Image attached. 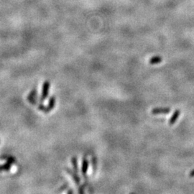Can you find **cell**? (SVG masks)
Returning <instances> with one entry per match:
<instances>
[{"label":"cell","instance_id":"9a60e30c","mask_svg":"<svg viewBox=\"0 0 194 194\" xmlns=\"http://www.w3.org/2000/svg\"><path fill=\"white\" fill-rule=\"evenodd\" d=\"M189 176L190 177H194V170H193V171H191V173H190L189 174Z\"/></svg>","mask_w":194,"mask_h":194},{"label":"cell","instance_id":"52a82bcc","mask_svg":"<svg viewBox=\"0 0 194 194\" xmlns=\"http://www.w3.org/2000/svg\"><path fill=\"white\" fill-rule=\"evenodd\" d=\"M88 169H89V161L86 157H84V158H83V160H82L81 165V173L83 175H86Z\"/></svg>","mask_w":194,"mask_h":194},{"label":"cell","instance_id":"6da1fadb","mask_svg":"<svg viewBox=\"0 0 194 194\" xmlns=\"http://www.w3.org/2000/svg\"><path fill=\"white\" fill-rule=\"evenodd\" d=\"M50 89H51V83L49 81H45L43 84V87H42V93L41 98H40V101L41 102H43L45 100L47 99L48 97Z\"/></svg>","mask_w":194,"mask_h":194},{"label":"cell","instance_id":"5b68a950","mask_svg":"<svg viewBox=\"0 0 194 194\" xmlns=\"http://www.w3.org/2000/svg\"><path fill=\"white\" fill-rule=\"evenodd\" d=\"M65 171H66L67 173H69L70 175H71L72 178H73V181H74L76 184V185H79L80 183H81V178H80V177L79 176V175H78L76 172L73 171L71 169L69 168H67L65 169Z\"/></svg>","mask_w":194,"mask_h":194},{"label":"cell","instance_id":"7a4b0ae2","mask_svg":"<svg viewBox=\"0 0 194 194\" xmlns=\"http://www.w3.org/2000/svg\"><path fill=\"white\" fill-rule=\"evenodd\" d=\"M171 111V109L168 107H156L152 109L151 113L154 115H168Z\"/></svg>","mask_w":194,"mask_h":194},{"label":"cell","instance_id":"4fadbf2b","mask_svg":"<svg viewBox=\"0 0 194 194\" xmlns=\"http://www.w3.org/2000/svg\"><path fill=\"white\" fill-rule=\"evenodd\" d=\"M68 187H69V184H67V183L65 184V185H63V186L60 188L59 191H64V190L65 189V188H68Z\"/></svg>","mask_w":194,"mask_h":194},{"label":"cell","instance_id":"5bb4252c","mask_svg":"<svg viewBox=\"0 0 194 194\" xmlns=\"http://www.w3.org/2000/svg\"><path fill=\"white\" fill-rule=\"evenodd\" d=\"M7 155H1L0 156V160H6L7 159Z\"/></svg>","mask_w":194,"mask_h":194},{"label":"cell","instance_id":"8fae6325","mask_svg":"<svg viewBox=\"0 0 194 194\" xmlns=\"http://www.w3.org/2000/svg\"><path fill=\"white\" fill-rule=\"evenodd\" d=\"M6 160H7V162H9V163H10L11 164L16 163V162H17V160H16V158L15 157H13V156H7Z\"/></svg>","mask_w":194,"mask_h":194},{"label":"cell","instance_id":"ba28073f","mask_svg":"<svg viewBox=\"0 0 194 194\" xmlns=\"http://www.w3.org/2000/svg\"><path fill=\"white\" fill-rule=\"evenodd\" d=\"M12 164H11L10 163H9V162H7V161L5 163L0 165V172L10 171V169L12 168Z\"/></svg>","mask_w":194,"mask_h":194},{"label":"cell","instance_id":"30bf717a","mask_svg":"<svg viewBox=\"0 0 194 194\" xmlns=\"http://www.w3.org/2000/svg\"><path fill=\"white\" fill-rule=\"evenodd\" d=\"M71 163H72V165H73V170H74V171H76L78 173V172H79V165H78V160H77L76 157H72Z\"/></svg>","mask_w":194,"mask_h":194},{"label":"cell","instance_id":"9c48e42d","mask_svg":"<svg viewBox=\"0 0 194 194\" xmlns=\"http://www.w3.org/2000/svg\"><path fill=\"white\" fill-rule=\"evenodd\" d=\"M162 61H163V58L160 56H154L150 59L149 63L150 65H156V64L160 63Z\"/></svg>","mask_w":194,"mask_h":194},{"label":"cell","instance_id":"7c38bea8","mask_svg":"<svg viewBox=\"0 0 194 194\" xmlns=\"http://www.w3.org/2000/svg\"><path fill=\"white\" fill-rule=\"evenodd\" d=\"M37 109H38L40 111L45 112V109H46V107L45 106H44L43 104H39L37 105Z\"/></svg>","mask_w":194,"mask_h":194},{"label":"cell","instance_id":"8992f818","mask_svg":"<svg viewBox=\"0 0 194 194\" xmlns=\"http://www.w3.org/2000/svg\"><path fill=\"white\" fill-rule=\"evenodd\" d=\"M180 115H181V111H180V110H178V109L175 110V111H174V113L173 114V115L171 116V117L170 118V119L168 121L169 125H173L176 122L178 119Z\"/></svg>","mask_w":194,"mask_h":194},{"label":"cell","instance_id":"3957f363","mask_svg":"<svg viewBox=\"0 0 194 194\" xmlns=\"http://www.w3.org/2000/svg\"><path fill=\"white\" fill-rule=\"evenodd\" d=\"M37 91L36 89H34L32 90L28 96H27V100H28V101L31 104L37 105Z\"/></svg>","mask_w":194,"mask_h":194},{"label":"cell","instance_id":"277c9868","mask_svg":"<svg viewBox=\"0 0 194 194\" xmlns=\"http://www.w3.org/2000/svg\"><path fill=\"white\" fill-rule=\"evenodd\" d=\"M55 104H56V98L55 96H52L49 99L48 104L46 107V109L45 113H49L53 110L55 107Z\"/></svg>","mask_w":194,"mask_h":194},{"label":"cell","instance_id":"2e32d148","mask_svg":"<svg viewBox=\"0 0 194 194\" xmlns=\"http://www.w3.org/2000/svg\"><path fill=\"white\" fill-rule=\"evenodd\" d=\"M73 191H69L67 192V193H73Z\"/></svg>","mask_w":194,"mask_h":194}]
</instances>
